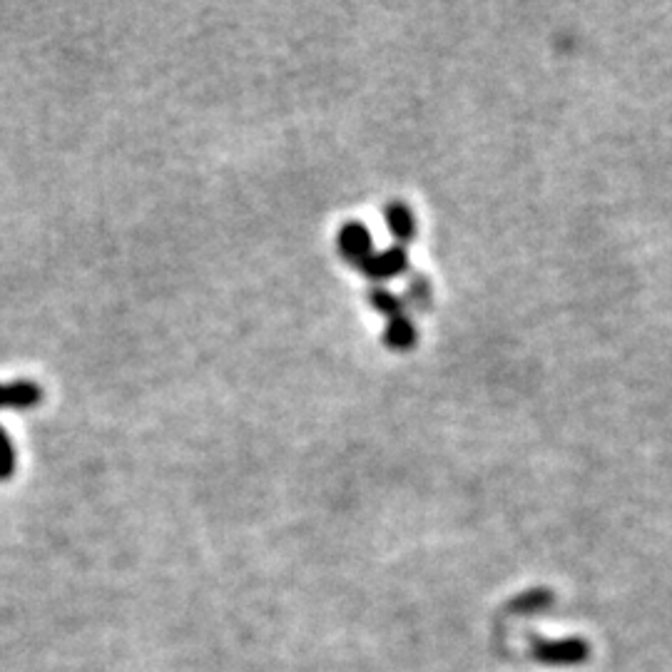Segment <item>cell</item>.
Returning <instances> with one entry per match:
<instances>
[{
  "label": "cell",
  "instance_id": "cell-6",
  "mask_svg": "<svg viewBox=\"0 0 672 672\" xmlns=\"http://www.w3.org/2000/svg\"><path fill=\"white\" fill-rule=\"evenodd\" d=\"M404 302L411 304L419 312H429L434 307V284L426 274L414 272L409 279H406V294Z\"/></svg>",
  "mask_w": 672,
  "mask_h": 672
},
{
  "label": "cell",
  "instance_id": "cell-3",
  "mask_svg": "<svg viewBox=\"0 0 672 672\" xmlns=\"http://www.w3.org/2000/svg\"><path fill=\"white\" fill-rule=\"evenodd\" d=\"M384 220L386 227H389L391 237L406 247L409 242H414L416 237V215L406 202L401 200H391L384 205Z\"/></svg>",
  "mask_w": 672,
  "mask_h": 672
},
{
  "label": "cell",
  "instance_id": "cell-7",
  "mask_svg": "<svg viewBox=\"0 0 672 672\" xmlns=\"http://www.w3.org/2000/svg\"><path fill=\"white\" fill-rule=\"evenodd\" d=\"M366 302H369L371 309L379 312L384 319H394L399 317V314H406L404 299L386 287H371L369 292H366Z\"/></svg>",
  "mask_w": 672,
  "mask_h": 672
},
{
  "label": "cell",
  "instance_id": "cell-4",
  "mask_svg": "<svg viewBox=\"0 0 672 672\" xmlns=\"http://www.w3.org/2000/svg\"><path fill=\"white\" fill-rule=\"evenodd\" d=\"M381 344L389 351H411L419 344V329L409 314H399L394 319H386V327L381 332Z\"/></svg>",
  "mask_w": 672,
  "mask_h": 672
},
{
  "label": "cell",
  "instance_id": "cell-8",
  "mask_svg": "<svg viewBox=\"0 0 672 672\" xmlns=\"http://www.w3.org/2000/svg\"><path fill=\"white\" fill-rule=\"evenodd\" d=\"M15 471V451L10 444L8 431L0 426V481H8Z\"/></svg>",
  "mask_w": 672,
  "mask_h": 672
},
{
  "label": "cell",
  "instance_id": "cell-1",
  "mask_svg": "<svg viewBox=\"0 0 672 672\" xmlns=\"http://www.w3.org/2000/svg\"><path fill=\"white\" fill-rule=\"evenodd\" d=\"M409 267V249L401 247V244H394V247H386L381 252H371L356 269L369 282H386V279H396L401 274H406Z\"/></svg>",
  "mask_w": 672,
  "mask_h": 672
},
{
  "label": "cell",
  "instance_id": "cell-2",
  "mask_svg": "<svg viewBox=\"0 0 672 672\" xmlns=\"http://www.w3.org/2000/svg\"><path fill=\"white\" fill-rule=\"evenodd\" d=\"M336 252L346 264L359 267L371 252H374V239H371V229L364 222L349 220L339 227L336 232Z\"/></svg>",
  "mask_w": 672,
  "mask_h": 672
},
{
  "label": "cell",
  "instance_id": "cell-5",
  "mask_svg": "<svg viewBox=\"0 0 672 672\" xmlns=\"http://www.w3.org/2000/svg\"><path fill=\"white\" fill-rule=\"evenodd\" d=\"M43 391L33 381H13V384H0V409H30L40 404Z\"/></svg>",
  "mask_w": 672,
  "mask_h": 672
}]
</instances>
